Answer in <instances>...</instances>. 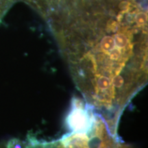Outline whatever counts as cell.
I'll return each mask as SVG.
<instances>
[{"instance_id": "obj_1", "label": "cell", "mask_w": 148, "mask_h": 148, "mask_svg": "<svg viewBox=\"0 0 148 148\" xmlns=\"http://www.w3.org/2000/svg\"><path fill=\"white\" fill-rule=\"evenodd\" d=\"M139 0H69L48 21L86 103L116 124L147 79V11Z\"/></svg>"}, {"instance_id": "obj_2", "label": "cell", "mask_w": 148, "mask_h": 148, "mask_svg": "<svg viewBox=\"0 0 148 148\" xmlns=\"http://www.w3.org/2000/svg\"><path fill=\"white\" fill-rule=\"evenodd\" d=\"M23 1L40 12L42 16H45L47 14L49 5L53 0H23Z\"/></svg>"}, {"instance_id": "obj_3", "label": "cell", "mask_w": 148, "mask_h": 148, "mask_svg": "<svg viewBox=\"0 0 148 148\" xmlns=\"http://www.w3.org/2000/svg\"><path fill=\"white\" fill-rule=\"evenodd\" d=\"M16 1V0H0V23L5 14Z\"/></svg>"}]
</instances>
